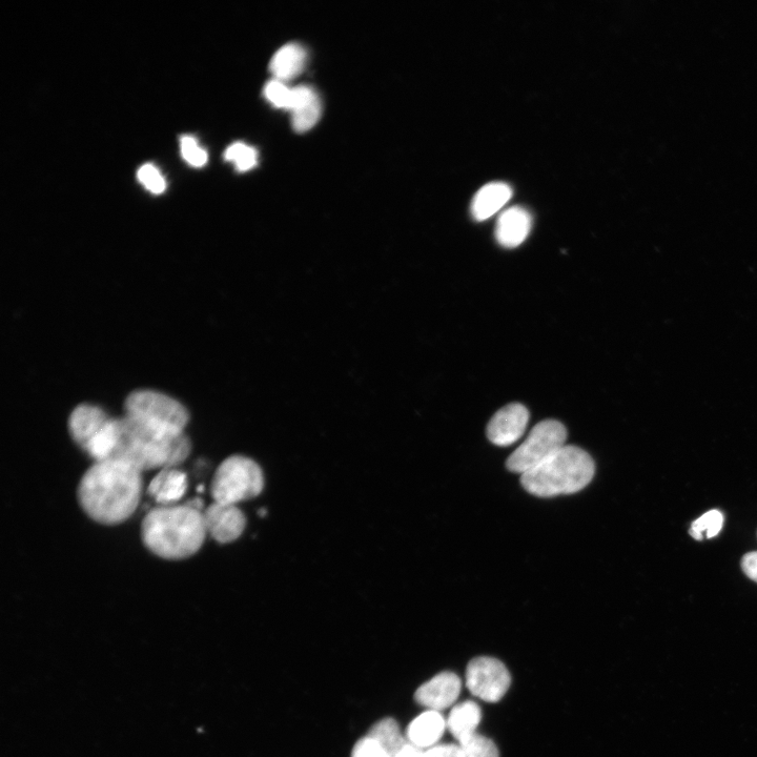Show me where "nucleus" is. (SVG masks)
<instances>
[{"label": "nucleus", "instance_id": "nucleus-2", "mask_svg": "<svg viewBox=\"0 0 757 757\" xmlns=\"http://www.w3.org/2000/svg\"><path fill=\"white\" fill-rule=\"evenodd\" d=\"M141 534L154 555L183 560L199 551L208 530L201 510L188 503L153 508L142 521Z\"/></svg>", "mask_w": 757, "mask_h": 757}, {"label": "nucleus", "instance_id": "nucleus-13", "mask_svg": "<svg viewBox=\"0 0 757 757\" xmlns=\"http://www.w3.org/2000/svg\"><path fill=\"white\" fill-rule=\"evenodd\" d=\"M446 729L447 723L443 715L438 711L427 710L409 724L406 739L425 751L437 746Z\"/></svg>", "mask_w": 757, "mask_h": 757}, {"label": "nucleus", "instance_id": "nucleus-23", "mask_svg": "<svg viewBox=\"0 0 757 757\" xmlns=\"http://www.w3.org/2000/svg\"><path fill=\"white\" fill-rule=\"evenodd\" d=\"M225 159L235 163V166L240 172H247L256 167L258 162L257 151L244 145V143H234L224 154Z\"/></svg>", "mask_w": 757, "mask_h": 757}, {"label": "nucleus", "instance_id": "nucleus-15", "mask_svg": "<svg viewBox=\"0 0 757 757\" xmlns=\"http://www.w3.org/2000/svg\"><path fill=\"white\" fill-rule=\"evenodd\" d=\"M531 223H533V219L525 209L510 208L499 217L496 238L504 248H517L528 237Z\"/></svg>", "mask_w": 757, "mask_h": 757}, {"label": "nucleus", "instance_id": "nucleus-7", "mask_svg": "<svg viewBox=\"0 0 757 757\" xmlns=\"http://www.w3.org/2000/svg\"><path fill=\"white\" fill-rule=\"evenodd\" d=\"M567 431L556 420L537 424L527 439L507 460L510 472L524 475L537 468L565 446Z\"/></svg>", "mask_w": 757, "mask_h": 757}, {"label": "nucleus", "instance_id": "nucleus-25", "mask_svg": "<svg viewBox=\"0 0 757 757\" xmlns=\"http://www.w3.org/2000/svg\"><path fill=\"white\" fill-rule=\"evenodd\" d=\"M292 89L286 87L283 81L273 79L264 88V95L273 106L289 110Z\"/></svg>", "mask_w": 757, "mask_h": 757}, {"label": "nucleus", "instance_id": "nucleus-31", "mask_svg": "<svg viewBox=\"0 0 757 757\" xmlns=\"http://www.w3.org/2000/svg\"><path fill=\"white\" fill-rule=\"evenodd\" d=\"M424 751L417 748L413 744L407 743L401 748V750L394 757H423Z\"/></svg>", "mask_w": 757, "mask_h": 757}, {"label": "nucleus", "instance_id": "nucleus-17", "mask_svg": "<svg viewBox=\"0 0 757 757\" xmlns=\"http://www.w3.org/2000/svg\"><path fill=\"white\" fill-rule=\"evenodd\" d=\"M482 720V711L478 704L466 701L453 707L448 715L447 730L458 743H462L477 733Z\"/></svg>", "mask_w": 757, "mask_h": 757}, {"label": "nucleus", "instance_id": "nucleus-21", "mask_svg": "<svg viewBox=\"0 0 757 757\" xmlns=\"http://www.w3.org/2000/svg\"><path fill=\"white\" fill-rule=\"evenodd\" d=\"M723 525L724 516L721 511L710 510L692 523L689 534L698 541L703 540L704 534H706L707 539H711L721 533Z\"/></svg>", "mask_w": 757, "mask_h": 757}, {"label": "nucleus", "instance_id": "nucleus-1", "mask_svg": "<svg viewBox=\"0 0 757 757\" xmlns=\"http://www.w3.org/2000/svg\"><path fill=\"white\" fill-rule=\"evenodd\" d=\"M141 494L140 470L115 459L95 462L77 490L79 504L85 513L105 525L127 521L135 513Z\"/></svg>", "mask_w": 757, "mask_h": 757}, {"label": "nucleus", "instance_id": "nucleus-29", "mask_svg": "<svg viewBox=\"0 0 757 757\" xmlns=\"http://www.w3.org/2000/svg\"><path fill=\"white\" fill-rule=\"evenodd\" d=\"M423 757H463L460 745H437L425 750Z\"/></svg>", "mask_w": 757, "mask_h": 757}, {"label": "nucleus", "instance_id": "nucleus-20", "mask_svg": "<svg viewBox=\"0 0 757 757\" xmlns=\"http://www.w3.org/2000/svg\"><path fill=\"white\" fill-rule=\"evenodd\" d=\"M118 442V420L110 419L90 442L86 453L95 461L109 460Z\"/></svg>", "mask_w": 757, "mask_h": 757}, {"label": "nucleus", "instance_id": "nucleus-9", "mask_svg": "<svg viewBox=\"0 0 757 757\" xmlns=\"http://www.w3.org/2000/svg\"><path fill=\"white\" fill-rule=\"evenodd\" d=\"M208 534L220 544L238 540L247 526L242 510L237 505L214 502L203 513Z\"/></svg>", "mask_w": 757, "mask_h": 757}, {"label": "nucleus", "instance_id": "nucleus-22", "mask_svg": "<svg viewBox=\"0 0 757 757\" xmlns=\"http://www.w3.org/2000/svg\"><path fill=\"white\" fill-rule=\"evenodd\" d=\"M322 107L319 96L292 112V125L296 132L304 133L313 129L321 117Z\"/></svg>", "mask_w": 757, "mask_h": 757}, {"label": "nucleus", "instance_id": "nucleus-19", "mask_svg": "<svg viewBox=\"0 0 757 757\" xmlns=\"http://www.w3.org/2000/svg\"><path fill=\"white\" fill-rule=\"evenodd\" d=\"M368 736L375 740L388 754L394 757L407 743L398 723L393 719H384L376 723Z\"/></svg>", "mask_w": 757, "mask_h": 757}, {"label": "nucleus", "instance_id": "nucleus-16", "mask_svg": "<svg viewBox=\"0 0 757 757\" xmlns=\"http://www.w3.org/2000/svg\"><path fill=\"white\" fill-rule=\"evenodd\" d=\"M513 197V190L504 182L486 184L476 194L472 204V214L478 221H484L497 214Z\"/></svg>", "mask_w": 757, "mask_h": 757}, {"label": "nucleus", "instance_id": "nucleus-3", "mask_svg": "<svg viewBox=\"0 0 757 757\" xmlns=\"http://www.w3.org/2000/svg\"><path fill=\"white\" fill-rule=\"evenodd\" d=\"M117 420L118 442L110 459L127 462L142 473L175 468L191 454L192 444L186 434L159 433L128 417Z\"/></svg>", "mask_w": 757, "mask_h": 757}, {"label": "nucleus", "instance_id": "nucleus-8", "mask_svg": "<svg viewBox=\"0 0 757 757\" xmlns=\"http://www.w3.org/2000/svg\"><path fill=\"white\" fill-rule=\"evenodd\" d=\"M511 683L506 666L497 659L481 657L470 662L466 669V686L476 698L497 703L503 699Z\"/></svg>", "mask_w": 757, "mask_h": 757}, {"label": "nucleus", "instance_id": "nucleus-5", "mask_svg": "<svg viewBox=\"0 0 757 757\" xmlns=\"http://www.w3.org/2000/svg\"><path fill=\"white\" fill-rule=\"evenodd\" d=\"M126 417L168 435H182L189 423V413L175 399L153 391H137L126 401Z\"/></svg>", "mask_w": 757, "mask_h": 757}, {"label": "nucleus", "instance_id": "nucleus-18", "mask_svg": "<svg viewBox=\"0 0 757 757\" xmlns=\"http://www.w3.org/2000/svg\"><path fill=\"white\" fill-rule=\"evenodd\" d=\"M308 54L298 44H289L279 49L272 58L270 70L275 79L288 81L299 76L306 66Z\"/></svg>", "mask_w": 757, "mask_h": 757}, {"label": "nucleus", "instance_id": "nucleus-11", "mask_svg": "<svg viewBox=\"0 0 757 757\" xmlns=\"http://www.w3.org/2000/svg\"><path fill=\"white\" fill-rule=\"evenodd\" d=\"M462 683L454 672H442L415 693L416 702L428 710L441 712L452 707L460 697Z\"/></svg>", "mask_w": 757, "mask_h": 757}, {"label": "nucleus", "instance_id": "nucleus-24", "mask_svg": "<svg viewBox=\"0 0 757 757\" xmlns=\"http://www.w3.org/2000/svg\"><path fill=\"white\" fill-rule=\"evenodd\" d=\"M459 745L463 757H499L495 743L479 733L470 736Z\"/></svg>", "mask_w": 757, "mask_h": 757}, {"label": "nucleus", "instance_id": "nucleus-14", "mask_svg": "<svg viewBox=\"0 0 757 757\" xmlns=\"http://www.w3.org/2000/svg\"><path fill=\"white\" fill-rule=\"evenodd\" d=\"M188 489V477L182 470L163 468L148 487V494L160 506H173Z\"/></svg>", "mask_w": 757, "mask_h": 757}, {"label": "nucleus", "instance_id": "nucleus-6", "mask_svg": "<svg viewBox=\"0 0 757 757\" xmlns=\"http://www.w3.org/2000/svg\"><path fill=\"white\" fill-rule=\"evenodd\" d=\"M263 487L264 476L260 466L250 458L232 456L216 470L211 491L215 502L237 505L258 497Z\"/></svg>", "mask_w": 757, "mask_h": 757}, {"label": "nucleus", "instance_id": "nucleus-27", "mask_svg": "<svg viewBox=\"0 0 757 757\" xmlns=\"http://www.w3.org/2000/svg\"><path fill=\"white\" fill-rule=\"evenodd\" d=\"M138 179L153 194L165 192L167 183L160 172L151 163L142 166L138 171Z\"/></svg>", "mask_w": 757, "mask_h": 757}, {"label": "nucleus", "instance_id": "nucleus-30", "mask_svg": "<svg viewBox=\"0 0 757 757\" xmlns=\"http://www.w3.org/2000/svg\"><path fill=\"white\" fill-rule=\"evenodd\" d=\"M742 568L748 578L757 583V551L750 552L742 560Z\"/></svg>", "mask_w": 757, "mask_h": 757}, {"label": "nucleus", "instance_id": "nucleus-28", "mask_svg": "<svg viewBox=\"0 0 757 757\" xmlns=\"http://www.w3.org/2000/svg\"><path fill=\"white\" fill-rule=\"evenodd\" d=\"M352 757H392L375 740L366 736L354 747Z\"/></svg>", "mask_w": 757, "mask_h": 757}, {"label": "nucleus", "instance_id": "nucleus-10", "mask_svg": "<svg viewBox=\"0 0 757 757\" xmlns=\"http://www.w3.org/2000/svg\"><path fill=\"white\" fill-rule=\"evenodd\" d=\"M528 421V409L520 403H511L490 420L487 437L498 446L513 445L524 435Z\"/></svg>", "mask_w": 757, "mask_h": 757}, {"label": "nucleus", "instance_id": "nucleus-26", "mask_svg": "<svg viewBox=\"0 0 757 757\" xmlns=\"http://www.w3.org/2000/svg\"><path fill=\"white\" fill-rule=\"evenodd\" d=\"M181 154L192 167L201 168L208 161V154L198 146L197 140L192 136L181 138Z\"/></svg>", "mask_w": 757, "mask_h": 757}, {"label": "nucleus", "instance_id": "nucleus-12", "mask_svg": "<svg viewBox=\"0 0 757 757\" xmlns=\"http://www.w3.org/2000/svg\"><path fill=\"white\" fill-rule=\"evenodd\" d=\"M111 418L101 408L81 404L77 406L69 419V432L78 446L86 452L90 442L98 435Z\"/></svg>", "mask_w": 757, "mask_h": 757}, {"label": "nucleus", "instance_id": "nucleus-4", "mask_svg": "<svg viewBox=\"0 0 757 757\" xmlns=\"http://www.w3.org/2000/svg\"><path fill=\"white\" fill-rule=\"evenodd\" d=\"M595 470V462L583 449L565 445L543 464L522 475L521 483L537 497L570 495L585 488Z\"/></svg>", "mask_w": 757, "mask_h": 757}]
</instances>
